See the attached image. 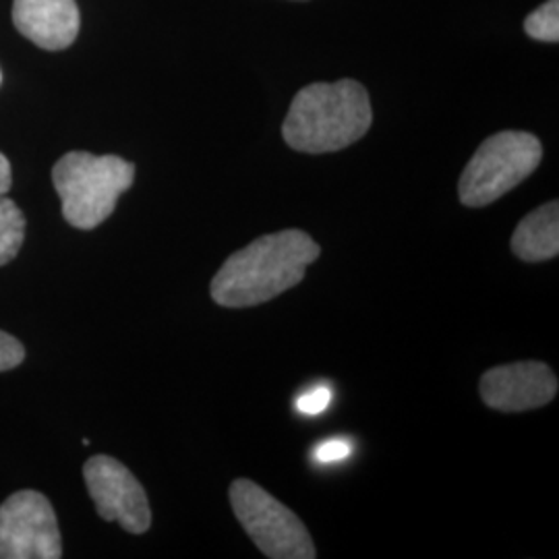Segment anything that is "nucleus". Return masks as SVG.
Masks as SVG:
<instances>
[{"instance_id": "1", "label": "nucleus", "mask_w": 559, "mask_h": 559, "mask_svg": "<svg viewBox=\"0 0 559 559\" xmlns=\"http://www.w3.org/2000/svg\"><path fill=\"white\" fill-rule=\"evenodd\" d=\"M320 255V245L302 230L263 235L222 263L212 299L228 309L258 307L295 288Z\"/></svg>"}, {"instance_id": "2", "label": "nucleus", "mask_w": 559, "mask_h": 559, "mask_svg": "<svg viewBox=\"0 0 559 559\" xmlns=\"http://www.w3.org/2000/svg\"><path fill=\"white\" fill-rule=\"evenodd\" d=\"M371 122V100L359 81L311 83L290 104L282 138L302 154H330L365 138Z\"/></svg>"}, {"instance_id": "3", "label": "nucleus", "mask_w": 559, "mask_h": 559, "mask_svg": "<svg viewBox=\"0 0 559 559\" xmlns=\"http://www.w3.org/2000/svg\"><path fill=\"white\" fill-rule=\"evenodd\" d=\"M133 180L135 166L119 156L69 152L52 168L62 216L80 230H92L108 221Z\"/></svg>"}, {"instance_id": "4", "label": "nucleus", "mask_w": 559, "mask_h": 559, "mask_svg": "<svg viewBox=\"0 0 559 559\" xmlns=\"http://www.w3.org/2000/svg\"><path fill=\"white\" fill-rule=\"evenodd\" d=\"M543 158L540 141L524 131H501L483 141L466 164L459 198L466 207H485L528 179Z\"/></svg>"}, {"instance_id": "5", "label": "nucleus", "mask_w": 559, "mask_h": 559, "mask_svg": "<svg viewBox=\"0 0 559 559\" xmlns=\"http://www.w3.org/2000/svg\"><path fill=\"white\" fill-rule=\"evenodd\" d=\"M230 506L240 526L265 558L313 559L318 556L302 520L258 483L235 480L230 485Z\"/></svg>"}, {"instance_id": "6", "label": "nucleus", "mask_w": 559, "mask_h": 559, "mask_svg": "<svg viewBox=\"0 0 559 559\" xmlns=\"http://www.w3.org/2000/svg\"><path fill=\"white\" fill-rule=\"evenodd\" d=\"M59 522L46 496L17 491L0 506V559H59Z\"/></svg>"}, {"instance_id": "7", "label": "nucleus", "mask_w": 559, "mask_h": 559, "mask_svg": "<svg viewBox=\"0 0 559 559\" xmlns=\"http://www.w3.org/2000/svg\"><path fill=\"white\" fill-rule=\"evenodd\" d=\"M87 491L100 519L119 522L131 535H143L152 526L150 501L133 473L110 456H94L83 466Z\"/></svg>"}, {"instance_id": "8", "label": "nucleus", "mask_w": 559, "mask_h": 559, "mask_svg": "<svg viewBox=\"0 0 559 559\" xmlns=\"http://www.w3.org/2000/svg\"><path fill=\"white\" fill-rule=\"evenodd\" d=\"M558 378L540 360H520L489 369L480 378L483 402L500 413H524L549 404L558 394Z\"/></svg>"}, {"instance_id": "9", "label": "nucleus", "mask_w": 559, "mask_h": 559, "mask_svg": "<svg viewBox=\"0 0 559 559\" xmlns=\"http://www.w3.org/2000/svg\"><path fill=\"white\" fill-rule=\"evenodd\" d=\"M13 23L44 50H64L80 34L81 15L75 0H13Z\"/></svg>"}, {"instance_id": "10", "label": "nucleus", "mask_w": 559, "mask_h": 559, "mask_svg": "<svg viewBox=\"0 0 559 559\" xmlns=\"http://www.w3.org/2000/svg\"><path fill=\"white\" fill-rule=\"evenodd\" d=\"M514 255L528 263L554 260L559 253V205L549 201L520 222L512 237Z\"/></svg>"}, {"instance_id": "11", "label": "nucleus", "mask_w": 559, "mask_h": 559, "mask_svg": "<svg viewBox=\"0 0 559 559\" xmlns=\"http://www.w3.org/2000/svg\"><path fill=\"white\" fill-rule=\"evenodd\" d=\"M25 237V216L13 200L0 195V265L17 258Z\"/></svg>"}, {"instance_id": "12", "label": "nucleus", "mask_w": 559, "mask_h": 559, "mask_svg": "<svg viewBox=\"0 0 559 559\" xmlns=\"http://www.w3.org/2000/svg\"><path fill=\"white\" fill-rule=\"evenodd\" d=\"M524 32L533 40L556 44L559 40V0H547L524 21Z\"/></svg>"}, {"instance_id": "13", "label": "nucleus", "mask_w": 559, "mask_h": 559, "mask_svg": "<svg viewBox=\"0 0 559 559\" xmlns=\"http://www.w3.org/2000/svg\"><path fill=\"white\" fill-rule=\"evenodd\" d=\"M332 402V390L325 388V385H318L309 392H305L297 402V408H299L302 415H309V417H316L323 413Z\"/></svg>"}, {"instance_id": "14", "label": "nucleus", "mask_w": 559, "mask_h": 559, "mask_svg": "<svg viewBox=\"0 0 559 559\" xmlns=\"http://www.w3.org/2000/svg\"><path fill=\"white\" fill-rule=\"evenodd\" d=\"M25 359V348L20 340L7 332H0V371L15 369Z\"/></svg>"}, {"instance_id": "15", "label": "nucleus", "mask_w": 559, "mask_h": 559, "mask_svg": "<svg viewBox=\"0 0 559 559\" xmlns=\"http://www.w3.org/2000/svg\"><path fill=\"white\" fill-rule=\"evenodd\" d=\"M350 450H353L350 441L334 438V440L323 441L320 448H318L316 456H318V460L323 462V464H332V462L346 459V456L350 454Z\"/></svg>"}, {"instance_id": "16", "label": "nucleus", "mask_w": 559, "mask_h": 559, "mask_svg": "<svg viewBox=\"0 0 559 559\" xmlns=\"http://www.w3.org/2000/svg\"><path fill=\"white\" fill-rule=\"evenodd\" d=\"M13 182V175H11V164L0 154V195H7Z\"/></svg>"}, {"instance_id": "17", "label": "nucleus", "mask_w": 559, "mask_h": 559, "mask_svg": "<svg viewBox=\"0 0 559 559\" xmlns=\"http://www.w3.org/2000/svg\"><path fill=\"white\" fill-rule=\"evenodd\" d=\"M0 81H2V73H0Z\"/></svg>"}]
</instances>
